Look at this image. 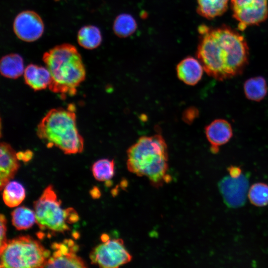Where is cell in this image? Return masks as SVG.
I'll return each instance as SVG.
<instances>
[{
	"label": "cell",
	"mask_w": 268,
	"mask_h": 268,
	"mask_svg": "<svg viewBox=\"0 0 268 268\" xmlns=\"http://www.w3.org/2000/svg\"><path fill=\"white\" fill-rule=\"evenodd\" d=\"M77 41L80 46L86 49H95L102 42L101 32L96 26H84L78 32Z\"/></svg>",
	"instance_id": "d6986e66"
},
{
	"label": "cell",
	"mask_w": 268,
	"mask_h": 268,
	"mask_svg": "<svg viewBox=\"0 0 268 268\" xmlns=\"http://www.w3.org/2000/svg\"><path fill=\"white\" fill-rule=\"evenodd\" d=\"M0 152V189L1 191L14 178L20 164L17 153L9 144L1 142Z\"/></svg>",
	"instance_id": "4fadbf2b"
},
{
	"label": "cell",
	"mask_w": 268,
	"mask_h": 268,
	"mask_svg": "<svg viewBox=\"0 0 268 268\" xmlns=\"http://www.w3.org/2000/svg\"><path fill=\"white\" fill-rule=\"evenodd\" d=\"M219 187L227 205L237 207L244 203L248 188V181L245 177L224 178L219 183Z\"/></svg>",
	"instance_id": "8fae6325"
},
{
	"label": "cell",
	"mask_w": 268,
	"mask_h": 268,
	"mask_svg": "<svg viewBox=\"0 0 268 268\" xmlns=\"http://www.w3.org/2000/svg\"><path fill=\"white\" fill-rule=\"evenodd\" d=\"M103 242H105L109 240V237L107 234H104L101 236Z\"/></svg>",
	"instance_id": "f546056e"
},
{
	"label": "cell",
	"mask_w": 268,
	"mask_h": 268,
	"mask_svg": "<svg viewBox=\"0 0 268 268\" xmlns=\"http://www.w3.org/2000/svg\"><path fill=\"white\" fill-rule=\"evenodd\" d=\"M230 6L242 31L248 26L260 24L268 17V0H231Z\"/></svg>",
	"instance_id": "ba28073f"
},
{
	"label": "cell",
	"mask_w": 268,
	"mask_h": 268,
	"mask_svg": "<svg viewBox=\"0 0 268 268\" xmlns=\"http://www.w3.org/2000/svg\"><path fill=\"white\" fill-rule=\"evenodd\" d=\"M90 194L92 198L94 199L98 198L100 196V192L97 187H94L90 191Z\"/></svg>",
	"instance_id": "f1b7e54d"
},
{
	"label": "cell",
	"mask_w": 268,
	"mask_h": 268,
	"mask_svg": "<svg viewBox=\"0 0 268 268\" xmlns=\"http://www.w3.org/2000/svg\"><path fill=\"white\" fill-rule=\"evenodd\" d=\"M244 91L248 99L261 101L268 93V85L265 78L259 76L248 79L244 84Z\"/></svg>",
	"instance_id": "ac0fdd59"
},
{
	"label": "cell",
	"mask_w": 268,
	"mask_h": 268,
	"mask_svg": "<svg viewBox=\"0 0 268 268\" xmlns=\"http://www.w3.org/2000/svg\"><path fill=\"white\" fill-rule=\"evenodd\" d=\"M24 69L23 59L17 54L5 55L0 60V73L5 77L16 79L24 73Z\"/></svg>",
	"instance_id": "2e32d148"
},
{
	"label": "cell",
	"mask_w": 268,
	"mask_h": 268,
	"mask_svg": "<svg viewBox=\"0 0 268 268\" xmlns=\"http://www.w3.org/2000/svg\"><path fill=\"white\" fill-rule=\"evenodd\" d=\"M227 171L229 174L230 177L236 179L242 176V170L241 168L236 166H230L227 168Z\"/></svg>",
	"instance_id": "4316f807"
},
{
	"label": "cell",
	"mask_w": 268,
	"mask_h": 268,
	"mask_svg": "<svg viewBox=\"0 0 268 268\" xmlns=\"http://www.w3.org/2000/svg\"><path fill=\"white\" fill-rule=\"evenodd\" d=\"M89 258L92 264L104 268H118L130 262L132 256L121 239L108 240L96 246Z\"/></svg>",
	"instance_id": "52a82bcc"
},
{
	"label": "cell",
	"mask_w": 268,
	"mask_h": 268,
	"mask_svg": "<svg viewBox=\"0 0 268 268\" xmlns=\"http://www.w3.org/2000/svg\"><path fill=\"white\" fill-rule=\"evenodd\" d=\"M198 110L195 107H190L185 110L184 112L183 119L185 122L188 124H190L198 117Z\"/></svg>",
	"instance_id": "484cf974"
},
{
	"label": "cell",
	"mask_w": 268,
	"mask_h": 268,
	"mask_svg": "<svg viewBox=\"0 0 268 268\" xmlns=\"http://www.w3.org/2000/svg\"><path fill=\"white\" fill-rule=\"evenodd\" d=\"M204 69L198 59L188 57L177 66L178 77L185 84L195 85L201 79Z\"/></svg>",
	"instance_id": "5bb4252c"
},
{
	"label": "cell",
	"mask_w": 268,
	"mask_h": 268,
	"mask_svg": "<svg viewBox=\"0 0 268 268\" xmlns=\"http://www.w3.org/2000/svg\"><path fill=\"white\" fill-rule=\"evenodd\" d=\"M92 172L94 178L99 181H108L113 178L115 173L114 160L101 159L94 163Z\"/></svg>",
	"instance_id": "603a6c76"
},
{
	"label": "cell",
	"mask_w": 268,
	"mask_h": 268,
	"mask_svg": "<svg viewBox=\"0 0 268 268\" xmlns=\"http://www.w3.org/2000/svg\"><path fill=\"white\" fill-rule=\"evenodd\" d=\"M127 156V168L131 172L146 177L155 187L169 181L167 145L161 134L140 137L128 148Z\"/></svg>",
	"instance_id": "3957f363"
},
{
	"label": "cell",
	"mask_w": 268,
	"mask_h": 268,
	"mask_svg": "<svg viewBox=\"0 0 268 268\" xmlns=\"http://www.w3.org/2000/svg\"><path fill=\"white\" fill-rule=\"evenodd\" d=\"M113 28L117 36L121 38H125L131 35L135 31L137 24L131 15L123 13L116 18Z\"/></svg>",
	"instance_id": "7402d4cb"
},
{
	"label": "cell",
	"mask_w": 268,
	"mask_h": 268,
	"mask_svg": "<svg viewBox=\"0 0 268 268\" xmlns=\"http://www.w3.org/2000/svg\"><path fill=\"white\" fill-rule=\"evenodd\" d=\"M198 13L212 19L223 14L227 10L229 0H197Z\"/></svg>",
	"instance_id": "e0dca14e"
},
{
	"label": "cell",
	"mask_w": 268,
	"mask_h": 268,
	"mask_svg": "<svg viewBox=\"0 0 268 268\" xmlns=\"http://www.w3.org/2000/svg\"><path fill=\"white\" fill-rule=\"evenodd\" d=\"M13 31L20 40L28 42H33L41 37L44 26L41 17L35 11L25 10L15 18Z\"/></svg>",
	"instance_id": "9c48e42d"
},
{
	"label": "cell",
	"mask_w": 268,
	"mask_h": 268,
	"mask_svg": "<svg viewBox=\"0 0 268 268\" xmlns=\"http://www.w3.org/2000/svg\"><path fill=\"white\" fill-rule=\"evenodd\" d=\"M43 61L51 77L49 89L63 98L67 95H74L86 77L85 67L76 48L67 43L58 45L43 54Z\"/></svg>",
	"instance_id": "7a4b0ae2"
},
{
	"label": "cell",
	"mask_w": 268,
	"mask_h": 268,
	"mask_svg": "<svg viewBox=\"0 0 268 268\" xmlns=\"http://www.w3.org/2000/svg\"><path fill=\"white\" fill-rule=\"evenodd\" d=\"M0 251L6 246L7 240L6 239V219L5 216L1 214L0 216Z\"/></svg>",
	"instance_id": "d4e9b609"
},
{
	"label": "cell",
	"mask_w": 268,
	"mask_h": 268,
	"mask_svg": "<svg viewBox=\"0 0 268 268\" xmlns=\"http://www.w3.org/2000/svg\"><path fill=\"white\" fill-rule=\"evenodd\" d=\"M248 197L251 203L259 207L268 204V185L262 182L253 184L250 188Z\"/></svg>",
	"instance_id": "cb8c5ba5"
},
{
	"label": "cell",
	"mask_w": 268,
	"mask_h": 268,
	"mask_svg": "<svg viewBox=\"0 0 268 268\" xmlns=\"http://www.w3.org/2000/svg\"><path fill=\"white\" fill-rule=\"evenodd\" d=\"M74 105L51 109L37 128V134L48 147L54 146L66 154L80 153L84 140L79 133Z\"/></svg>",
	"instance_id": "277c9868"
},
{
	"label": "cell",
	"mask_w": 268,
	"mask_h": 268,
	"mask_svg": "<svg viewBox=\"0 0 268 268\" xmlns=\"http://www.w3.org/2000/svg\"><path fill=\"white\" fill-rule=\"evenodd\" d=\"M206 137L210 144L212 153L218 152L219 147L227 143L233 135L231 124L222 119H216L204 129Z\"/></svg>",
	"instance_id": "7c38bea8"
},
{
	"label": "cell",
	"mask_w": 268,
	"mask_h": 268,
	"mask_svg": "<svg viewBox=\"0 0 268 268\" xmlns=\"http://www.w3.org/2000/svg\"><path fill=\"white\" fill-rule=\"evenodd\" d=\"M0 268H43L50 251L37 240L26 235L7 241L0 251Z\"/></svg>",
	"instance_id": "5b68a950"
},
{
	"label": "cell",
	"mask_w": 268,
	"mask_h": 268,
	"mask_svg": "<svg viewBox=\"0 0 268 268\" xmlns=\"http://www.w3.org/2000/svg\"><path fill=\"white\" fill-rule=\"evenodd\" d=\"M25 197V189L20 183L16 181H9L3 188V201L10 207L18 206Z\"/></svg>",
	"instance_id": "ffe728a7"
},
{
	"label": "cell",
	"mask_w": 268,
	"mask_h": 268,
	"mask_svg": "<svg viewBox=\"0 0 268 268\" xmlns=\"http://www.w3.org/2000/svg\"><path fill=\"white\" fill-rule=\"evenodd\" d=\"M17 157L19 160H22L23 161H28L32 157L33 153L31 150H27L25 151H21L17 152Z\"/></svg>",
	"instance_id": "83f0119b"
},
{
	"label": "cell",
	"mask_w": 268,
	"mask_h": 268,
	"mask_svg": "<svg viewBox=\"0 0 268 268\" xmlns=\"http://www.w3.org/2000/svg\"><path fill=\"white\" fill-rule=\"evenodd\" d=\"M24 78L25 83L34 91L46 89L50 83L51 77L46 67L30 64L25 68Z\"/></svg>",
	"instance_id": "9a60e30c"
},
{
	"label": "cell",
	"mask_w": 268,
	"mask_h": 268,
	"mask_svg": "<svg viewBox=\"0 0 268 268\" xmlns=\"http://www.w3.org/2000/svg\"><path fill=\"white\" fill-rule=\"evenodd\" d=\"M36 222L42 230L64 233L69 230L67 223L77 221L79 217L72 208L63 209L61 201L52 185L48 186L34 202Z\"/></svg>",
	"instance_id": "8992f818"
},
{
	"label": "cell",
	"mask_w": 268,
	"mask_h": 268,
	"mask_svg": "<svg viewBox=\"0 0 268 268\" xmlns=\"http://www.w3.org/2000/svg\"><path fill=\"white\" fill-rule=\"evenodd\" d=\"M11 214L12 223L18 230L28 229L36 222L35 211L25 206L16 208Z\"/></svg>",
	"instance_id": "44dd1931"
},
{
	"label": "cell",
	"mask_w": 268,
	"mask_h": 268,
	"mask_svg": "<svg viewBox=\"0 0 268 268\" xmlns=\"http://www.w3.org/2000/svg\"><path fill=\"white\" fill-rule=\"evenodd\" d=\"M52 248L55 251L50 257L43 268H86L84 261L76 254L78 247L71 240L62 243H54Z\"/></svg>",
	"instance_id": "30bf717a"
},
{
	"label": "cell",
	"mask_w": 268,
	"mask_h": 268,
	"mask_svg": "<svg viewBox=\"0 0 268 268\" xmlns=\"http://www.w3.org/2000/svg\"><path fill=\"white\" fill-rule=\"evenodd\" d=\"M200 41L196 55L210 76L222 81L242 73L249 61L247 41L227 26L198 27Z\"/></svg>",
	"instance_id": "6da1fadb"
}]
</instances>
